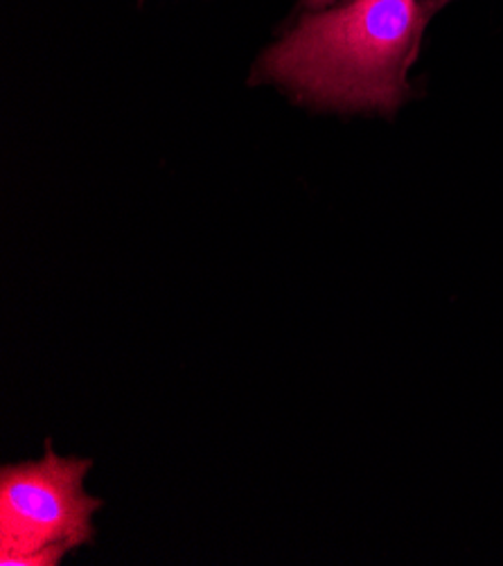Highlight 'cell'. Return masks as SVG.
<instances>
[{"instance_id": "1", "label": "cell", "mask_w": 503, "mask_h": 566, "mask_svg": "<svg viewBox=\"0 0 503 566\" xmlns=\"http://www.w3.org/2000/svg\"><path fill=\"white\" fill-rule=\"evenodd\" d=\"M431 0H346L303 12L264 50L253 82H273L301 104L344 113H396L413 93Z\"/></svg>"}, {"instance_id": "2", "label": "cell", "mask_w": 503, "mask_h": 566, "mask_svg": "<svg viewBox=\"0 0 503 566\" xmlns=\"http://www.w3.org/2000/svg\"><path fill=\"white\" fill-rule=\"evenodd\" d=\"M91 461L62 459L45 442L41 461L0 472V564L57 566L93 539V513L102 505L84 490Z\"/></svg>"}, {"instance_id": "3", "label": "cell", "mask_w": 503, "mask_h": 566, "mask_svg": "<svg viewBox=\"0 0 503 566\" xmlns=\"http://www.w3.org/2000/svg\"><path fill=\"white\" fill-rule=\"evenodd\" d=\"M337 3V0H301V10L305 12H314V10H323V8H329Z\"/></svg>"}, {"instance_id": "4", "label": "cell", "mask_w": 503, "mask_h": 566, "mask_svg": "<svg viewBox=\"0 0 503 566\" xmlns=\"http://www.w3.org/2000/svg\"><path fill=\"white\" fill-rule=\"evenodd\" d=\"M447 3H452V0H436V6H438V10H440V8H444Z\"/></svg>"}]
</instances>
